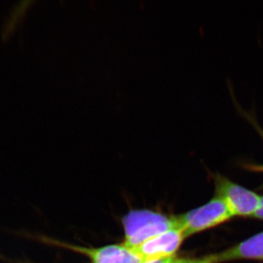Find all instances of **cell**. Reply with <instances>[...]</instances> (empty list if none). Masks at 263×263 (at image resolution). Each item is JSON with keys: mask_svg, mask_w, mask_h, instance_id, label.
Wrapping results in <instances>:
<instances>
[{"mask_svg": "<svg viewBox=\"0 0 263 263\" xmlns=\"http://www.w3.org/2000/svg\"><path fill=\"white\" fill-rule=\"evenodd\" d=\"M170 263H218V262L216 254H213L202 258H175Z\"/></svg>", "mask_w": 263, "mask_h": 263, "instance_id": "ba28073f", "label": "cell"}, {"mask_svg": "<svg viewBox=\"0 0 263 263\" xmlns=\"http://www.w3.org/2000/svg\"><path fill=\"white\" fill-rule=\"evenodd\" d=\"M176 257L174 256V257H167V258L152 259V260L146 261L143 263H170Z\"/></svg>", "mask_w": 263, "mask_h": 263, "instance_id": "8fae6325", "label": "cell"}, {"mask_svg": "<svg viewBox=\"0 0 263 263\" xmlns=\"http://www.w3.org/2000/svg\"><path fill=\"white\" fill-rule=\"evenodd\" d=\"M255 218H258V219H263V196L260 197V200H259V203L258 208L254 213V215L252 216Z\"/></svg>", "mask_w": 263, "mask_h": 263, "instance_id": "30bf717a", "label": "cell"}, {"mask_svg": "<svg viewBox=\"0 0 263 263\" xmlns=\"http://www.w3.org/2000/svg\"><path fill=\"white\" fill-rule=\"evenodd\" d=\"M125 233L124 245L128 249L136 248L146 240L180 228L178 216L164 215L149 210H134L122 219Z\"/></svg>", "mask_w": 263, "mask_h": 263, "instance_id": "6da1fadb", "label": "cell"}, {"mask_svg": "<svg viewBox=\"0 0 263 263\" xmlns=\"http://www.w3.org/2000/svg\"><path fill=\"white\" fill-rule=\"evenodd\" d=\"M32 3V1H22L15 5L3 27L2 33L3 39L8 40L12 35Z\"/></svg>", "mask_w": 263, "mask_h": 263, "instance_id": "52a82bcc", "label": "cell"}, {"mask_svg": "<svg viewBox=\"0 0 263 263\" xmlns=\"http://www.w3.org/2000/svg\"><path fill=\"white\" fill-rule=\"evenodd\" d=\"M27 238L40 240L44 243H50L72 249L77 252H80L87 256L92 263H143L138 256H137L131 249L123 245H109L100 248H86L66 245L57 240L50 239L46 237L31 234L29 233H23L22 234Z\"/></svg>", "mask_w": 263, "mask_h": 263, "instance_id": "3957f363", "label": "cell"}, {"mask_svg": "<svg viewBox=\"0 0 263 263\" xmlns=\"http://www.w3.org/2000/svg\"><path fill=\"white\" fill-rule=\"evenodd\" d=\"M216 189L217 197L224 200L233 216H253L258 208L259 195L226 178L216 176Z\"/></svg>", "mask_w": 263, "mask_h": 263, "instance_id": "277c9868", "label": "cell"}, {"mask_svg": "<svg viewBox=\"0 0 263 263\" xmlns=\"http://www.w3.org/2000/svg\"><path fill=\"white\" fill-rule=\"evenodd\" d=\"M233 216L224 200L216 197L205 205L178 216L184 238L229 220Z\"/></svg>", "mask_w": 263, "mask_h": 263, "instance_id": "7a4b0ae2", "label": "cell"}, {"mask_svg": "<svg viewBox=\"0 0 263 263\" xmlns=\"http://www.w3.org/2000/svg\"><path fill=\"white\" fill-rule=\"evenodd\" d=\"M216 255L218 263L237 259H263V232Z\"/></svg>", "mask_w": 263, "mask_h": 263, "instance_id": "8992f818", "label": "cell"}, {"mask_svg": "<svg viewBox=\"0 0 263 263\" xmlns=\"http://www.w3.org/2000/svg\"><path fill=\"white\" fill-rule=\"evenodd\" d=\"M245 117L247 118V119H249V122L252 123V125L254 126V128H255L256 130L258 132V133L259 134V136L262 137L263 139V130L262 128L259 127V124H257V122H256L255 120H254L253 117H252V116L248 115L247 114H245ZM252 168L255 169V170H258V171H263V165H259V166H253Z\"/></svg>", "mask_w": 263, "mask_h": 263, "instance_id": "9c48e42d", "label": "cell"}, {"mask_svg": "<svg viewBox=\"0 0 263 263\" xmlns=\"http://www.w3.org/2000/svg\"><path fill=\"white\" fill-rule=\"evenodd\" d=\"M184 239L181 228H176L154 237L131 250L142 260L174 257Z\"/></svg>", "mask_w": 263, "mask_h": 263, "instance_id": "5b68a950", "label": "cell"}]
</instances>
